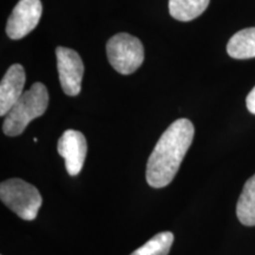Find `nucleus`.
Segmentation results:
<instances>
[{
	"instance_id": "nucleus-12",
	"label": "nucleus",
	"mask_w": 255,
	"mask_h": 255,
	"mask_svg": "<svg viewBox=\"0 0 255 255\" xmlns=\"http://www.w3.org/2000/svg\"><path fill=\"white\" fill-rule=\"evenodd\" d=\"M173 242L174 234L171 232L158 233L130 255H168Z\"/></svg>"
},
{
	"instance_id": "nucleus-8",
	"label": "nucleus",
	"mask_w": 255,
	"mask_h": 255,
	"mask_svg": "<svg viewBox=\"0 0 255 255\" xmlns=\"http://www.w3.org/2000/svg\"><path fill=\"white\" fill-rule=\"evenodd\" d=\"M25 70L20 64H13L6 71L0 83V116H6L24 94Z\"/></svg>"
},
{
	"instance_id": "nucleus-7",
	"label": "nucleus",
	"mask_w": 255,
	"mask_h": 255,
	"mask_svg": "<svg viewBox=\"0 0 255 255\" xmlns=\"http://www.w3.org/2000/svg\"><path fill=\"white\" fill-rule=\"evenodd\" d=\"M88 144L85 136L77 130H66L58 141V152L65 159V168L69 175L76 176L81 173Z\"/></svg>"
},
{
	"instance_id": "nucleus-10",
	"label": "nucleus",
	"mask_w": 255,
	"mask_h": 255,
	"mask_svg": "<svg viewBox=\"0 0 255 255\" xmlns=\"http://www.w3.org/2000/svg\"><path fill=\"white\" fill-rule=\"evenodd\" d=\"M210 0H169V13L180 21H190L200 17Z\"/></svg>"
},
{
	"instance_id": "nucleus-4",
	"label": "nucleus",
	"mask_w": 255,
	"mask_h": 255,
	"mask_svg": "<svg viewBox=\"0 0 255 255\" xmlns=\"http://www.w3.org/2000/svg\"><path fill=\"white\" fill-rule=\"evenodd\" d=\"M107 55L117 72L131 75L144 60V47L138 38L128 33H117L107 43Z\"/></svg>"
},
{
	"instance_id": "nucleus-3",
	"label": "nucleus",
	"mask_w": 255,
	"mask_h": 255,
	"mask_svg": "<svg viewBox=\"0 0 255 255\" xmlns=\"http://www.w3.org/2000/svg\"><path fill=\"white\" fill-rule=\"evenodd\" d=\"M0 199L19 218L32 221L37 218L43 199L32 184L20 178H9L0 184Z\"/></svg>"
},
{
	"instance_id": "nucleus-13",
	"label": "nucleus",
	"mask_w": 255,
	"mask_h": 255,
	"mask_svg": "<svg viewBox=\"0 0 255 255\" xmlns=\"http://www.w3.org/2000/svg\"><path fill=\"white\" fill-rule=\"evenodd\" d=\"M246 105H247L248 111H250L251 114L255 115V87L252 89L251 92L247 96Z\"/></svg>"
},
{
	"instance_id": "nucleus-6",
	"label": "nucleus",
	"mask_w": 255,
	"mask_h": 255,
	"mask_svg": "<svg viewBox=\"0 0 255 255\" xmlns=\"http://www.w3.org/2000/svg\"><path fill=\"white\" fill-rule=\"evenodd\" d=\"M57 68L63 91L68 96H77L82 90V79L84 73L81 56L75 50L58 46L56 49Z\"/></svg>"
},
{
	"instance_id": "nucleus-2",
	"label": "nucleus",
	"mask_w": 255,
	"mask_h": 255,
	"mask_svg": "<svg viewBox=\"0 0 255 255\" xmlns=\"http://www.w3.org/2000/svg\"><path fill=\"white\" fill-rule=\"evenodd\" d=\"M49 105V92L43 83H34L19 98L5 116L2 131L5 135L14 137L26 129L28 123L43 116Z\"/></svg>"
},
{
	"instance_id": "nucleus-1",
	"label": "nucleus",
	"mask_w": 255,
	"mask_h": 255,
	"mask_svg": "<svg viewBox=\"0 0 255 255\" xmlns=\"http://www.w3.org/2000/svg\"><path fill=\"white\" fill-rule=\"evenodd\" d=\"M193 123L187 119L175 121L162 133L146 164V181L152 188H163L174 180L193 142Z\"/></svg>"
},
{
	"instance_id": "nucleus-11",
	"label": "nucleus",
	"mask_w": 255,
	"mask_h": 255,
	"mask_svg": "<svg viewBox=\"0 0 255 255\" xmlns=\"http://www.w3.org/2000/svg\"><path fill=\"white\" fill-rule=\"evenodd\" d=\"M239 221L245 226H255V175L245 183L237 205Z\"/></svg>"
},
{
	"instance_id": "nucleus-5",
	"label": "nucleus",
	"mask_w": 255,
	"mask_h": 255,
	"mask_svg": "<svg viewBox=\"0 0 255 255\" xmlns=\"http://www.w3.org/2000/svg\"><path fill=\"white\" fill-rule=\"evenodd\" d=\"M43 5L40 0H19L7 19L6 33L11 39H21L39 23Z\"/></svg>"
},
{
	"instance_id": "nucleus-9",
	"label": "nucleus",
	"mask_w": 255,
	"mask_h": 255,
	"mask_svg": "<svg viewBox=\"0 0 255 255\" xmlns=\"http://www.w3.org/2000/svg\"><path fill=\"white\" fill-rule=\"evenodd\" d=\"M227 52L234 59L255 58V27L237 32L228 41Z\"/></svg>"
}]
</instances>
